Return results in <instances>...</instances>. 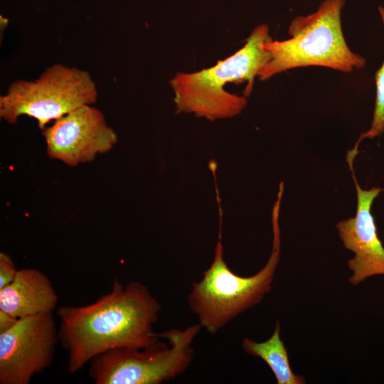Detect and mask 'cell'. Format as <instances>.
I'll use <instances>...</instances> for the list:
<instances>
[{"mask_svg": "<svg viewBox=\"0 0 384 384\" xmlns=\"http://www.w3.org/2000/svg\"><path fill=\"white\" fill-rule=\"evenodd\" d=\"M18 270L10 255L0 252V289L10 284L15 278Z\"/></svg>", "mask_w": 384, "mask_h": 384, "instance_id": "4fadbf2b", "label": "cell"}, {"mask_svg": "<svg viewBox=\"0 0 384 384\" xmlns=\"http://www.w3.org/2000/svg\"><path fill=\"white\" fill-rule=\"evenodd\" d=\"M161 306L143 284L114 279L111 292L81 306L57 309L59 341L75 373L96 356L122 347L145 348L159 340L154 331Z\"/></svg>", "mask_w": 384, "mask_h": 384, "instance_id": "6da1fadb", "label": "cell"}, {"mask_svg": "<svg viewBox=\"0 0 384 384\" xmlns=\"http://www.w3.org/2000/svg\"><path fill=\"white\" fill-rule=\"evenodd\" d=\"M58 298L50 279L35 268L18 270L0 289V310L17 319L53 312Z\"/></svg>", "mask_w": 384, "mask_h": 384, "instance_id": "30bf717a", "label": "cell"}, {"mask_svg": "<svg viewBox=\"0 0 384 384\" xmlns=\"http://www.w3.org/2000/svg\"><path fill=\"white\" fill-rule=\"evenodd\" d=\"M199 324L184 329H171L145 348H116L90 361L89 375L96 384H160L187 370L194 356L193 343Z\"/></svg>", "mask_w": 384, "mask_h": 384, "instance_id": "5b68a950", "label": "cell"}, {"mask_svg": "<svg viewBox=\"0 0 384 384\" xmlns=\"http://www.w3.org/2000/svg\"><path fill=\"white\" fill-rule=\"evenodd\" d=\"M58 341L53 312L19 319L0 334V383L28 384L52 364Z\"/></svg>", "mask_w": 384, "mask_h": 384, "instance_id": "52a82bcc", "label": "cell"}, {"mask_svg": "<svg viewBox=\"0 0 384 384\" xmlns=\"http://www.w3.org/2000/svg\"><path fill=\"white\" fill-rule=\"evenodd\" d=\"M346 1L324 0L314 12L291 21L288 39L265 41L263 47L270 58L259 72V79L309 66L343 73L363 68L366 59L351 50L343 36L341 11Z\"/></svg>", "mask_w": 384, "mask_h": 384, "instance_id": "3957f363", "label": "cell"}, {"mask_svg": "<svg viewBox=\"0 0 384 384\" xmlns=\"http://www.w3.org/2000/svg\"><path fill=\"white\" fill-rule=\"evenodd\" d=\"M43 135L48 156L70 166L93 161L98 154L112 149L118 141L104 114L92 105L55 120L43 129Z\"/></svg>", "mask_w": 384, "mask_h": 384, "instance_id": "ba28073f", "label": "cell"}, {"mask_svg": "<svg viewBox=\"0 0 384 384\" xmlns=\"http://www.w3.org/2000/svg\"><path fill=\"white\" fill-rule=\"evenodd\" d=\"M272 229L271 255L256 274L241 277L234 273L223 258L220 238L212 263L203 271L201 279L193 283L188 295V307L210 334H216L236 316L260 303L271 291L280 254L279 223H272Z\"/></svg>", "mask_w": 384, "mask_h": 384, "instance_id": "277c9868", "label": "cell"}, {"mask_svg": "<svg viewBox=\"0 0 384 384\" xmlns=\"http://www.w3.org/2000/svg\"><path fill=\"white\" fill-rule=\"evenodd\" d=\"M270 38L268 25L260 24L243 47L213 67L177 73L169 82L176 111L210 121L239 114L247 105L255 78L270 58L263 47Z\"/></svg>", "mask_w": 384, "mask_h": 384, "instance_id": "7a4b0ae2", "label": "cell"}, {"mask_svg": "<svg viewBox=\"0 0 384 384\" xmlns=\"http://www.w3.org/2000/svg\"><path fill=\"white\" fill-rule=\"evenodd\" d=\"M241 346L245 353L260 358L268 365L278 384L306 383L302 375H296L292 372L287 350L280 338V325L278 321L269 339L262 342H256L250 338H244Z\"/></svg>", "mask_w": 384, "mask_h": 384, "instance_id": "8fae6325", "label": "cell"}, {"mask_svg": "<svg viewBox=\"0 0 384 384\" xmlns=\"http://www.w3.org/2000/svg\"><path fill=\"white\" fill-rule=\"evenodd\" d=\"M380 16L384 26V9L379 8ZM375 100L373 119L369 129L361 134L354 148L358 149L361 140L373 139L384 132V60L375 74Z\"/></svg>", "mask_w": 384, "mask_h": 384, "instance_id": "7c38bea8", "label": "cell"}, {"mask_svg": "<svg viewBox=\"0 0 384 384\" xmlns=\"http://www.w3.org/2000/svg\"><path fill=\"white\" fill-rule=\"evenodd\" d=\"M356 156L350 151L346 156L356 189V215L339 221L336 225L344 247L354 254V257L347 262L349 270L353 272L349 277L353 285L359 284L373 276L384 275V247L378 235L371 213L374 200L384 189L372 187L366 190L361 187L353 169Z\"/></svg>", "mask_w": 384, "mask_h": 384, "instance_id": "9c48e42d", "label": "cell"}, {"mask_svg": "<svg viewBox=\"0 0 384 384\" xmlns=\"http://www.w3.org/2000/svg\"><path fill=\"white\" fill-rule=\"evenodd\" d=\"M97 90L84 70L54 64L33 81L18 80L0 97V117L15 124L19 117L35 119L41 129L85 105L96 102Z\"/></svg>", "mask_w": 384, "mask_h": 384, "instance_id": "8992f818", "label": "cell"}, {"mask_svg": "<svg viewBox=\"0 0 384 384\" xmlns=\"http://www.w3.org/2000/svg\"><path fill=\"white\" fill-rule=\"evenodd\" d=\"M19 319L15 318L8 313L0 310V334L13 328Z\"/></svg>", "mask_w": 384, "mask_h": 384, "instance_id": "5bb4252c", "label": "cell"}]
</instances>
